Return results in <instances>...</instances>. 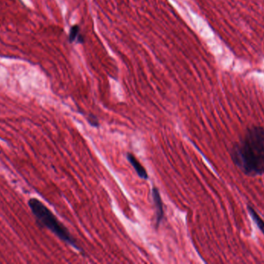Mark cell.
I'll return each instance as SVG.
<instances>
[{
  "label": "cell",
  "mask_w": 264,
  "mask_h": 264,
  "mask_svg": "<svg viewBox=\"0 0 264 264\" xmlns=\"http://www.w3.org/2000/svg\"><path fill=\"white\" fill-rule=\"evenodd\" d=\"M29 206L31 209L40 223L50 229L58 238L63 240V242L72 245L75 249L81 250L78 246L76 240L71 236L68 229L61 223L58 218L44 204L37 198H31L29 201Z\"/></svg>",
  "instance_id": "7a4b0ae2"
},
{
  "label": "cell",
  "mask_w": 264,
  "mask_h": 264,
  "mask_svg": "<svg viewBox=\"0 0 264 264\" xmlns=\"http://www.w3.org/2000/svg\"><path fill=\"white\" fill-rule=\"evenodd\" d=\"M79 34V26L78 25H74L70 29V34H69V41H70V43H73L74 41H76Z\"/></svg>",
  "instance_id": "8992f818"
},
{
  "label": "cell",
  "mask_w": 264,
  "mask_h": 264,
  "mask_svg": "<svg viewBox=\"0 0 264 264\" xmlns=\"http://www.w3.org/2000/svg\"><path fill=\"white\" fill-rule=\"evenodd\" d=\"M87 120H88V123L91 125V127H98L100 126V123H99V120H98V118L95 115H93V114H90L88 115Z\"/></svg>",
  "instance_id": "52a82bcc"
},
{
  "label": "cell",
  "mask_w": 264,
  "mask_h": 264,
  "mask_svg": "<svg viewBox=\"0 0 264 264\" xmlns=\"http://www.w3.org/2000/svg\"><path fill=\"white\" fill-rule=\"evenodd\" d=\"M76 41L78 43L83 44L84 42V38H83V36L81 35V34H79Z\"/></svg>",
  "instance_id": "ba28073f"
},
{
  "label": "cell",
  "mask_w": 264,
  "mask_h": 264,
  "mask_svg": "<svg viewBox=\"0 0 264 264\" xmlns=\"http://www.w3.org/2000/svg\"><path fill=\"white\" fill-rule=\"evenodd\" d=\"M152 198L156 208V227H159L164 218V209L161 196L157 188H152Z\"/></svg>",
  "instance_id": "3957f363"
},
{
  "label": "cell",
  "mask_w": 264,
  "mask_h": 264,
  "mask_svg": "<svg viewBox=\"0 0 264 264\" xmlns=\"http://www.w3.org/2000/svg\"><path fill=\"white\" fill-rule=\"evenodd\" d=\"M235 165L250 177L264 174V129L254 127L248 129L245 136L231 151Z\"/></svg>",
  "instance_id": "6da1fadb"
},
{
  "label": "cell",
  "mask_w": 264,
  "mask_h": 264,
  "mask_svg": "<svg viewBox=\"0 0 264 264\" xmlns=\"http://www.w3.org/2000/svg\"><path fill=\"white\" fill-rule=\"evenodd\" d=\"M248 210H249V214L253 218V220L255 221L259 229H261V232L264 234V221L261 219V216L257 214L254 209L252 207L248 206Z\"/></svg>",
  "instance_id": "5b68a950"
},
{
  "label": "cell",
  "mask_w": 264,
  "mask_h": 264,
  "mask_svg": "<svg viewBox=\"0 0 264 264\" xmlns=\"http://www.w3.org/2000/svg\"><path fill=\"white\" fill-rule=\"evenodd\" d=\"M127 159H128V161L130 162V164L132 165V167H133L134 169L135 170V171H136L137 174H138L139 177H140L141 178L147 180L148 177V173H147L145 168L142 165L140 162L137 160L136 157H135L132 154L128 153V154H127Z\"/></svg>",
  "instance_id": "277c9868"
}]
</instances>
